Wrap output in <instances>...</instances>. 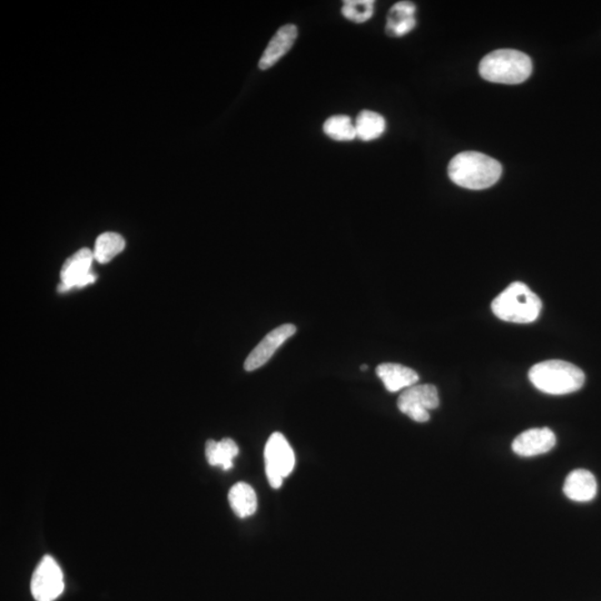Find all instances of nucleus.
Wrapping results in <instances>:
<instances>
[{"label":"nucleus","mask_w":601,"mask_h":601,"mask_svg":"<svg viewBox=\"0 0 601 601\" xmlns=\"http://www.w3.org/2000/svg\"><path fill=\"white\" fill-rule=\"evenodd\" d=\"M449 178L458 187L480 190L498 182L503 168L498 160L478 152H463L451 159Z\"/></svg>","instance_id":"nucleus-1"},{"label":"nucleus","mask_w":601,"mask_h":601,"mask_svg":"<svg viewBox=\"0 0 601 601\" xmlns=\"http://www.w3.org/2000/svg\"><path fill=\"white\" fill-rule=\"evenodd\" d=\"M529 380L541 392L564 395L576 392L585 384L583 370L561 360L544 361L529 371Z\"/></svg>","instance_id":"nucleus-2"},{"label":"nucleus","mask_w":601,"mask_h":601,"mask_svg":"<svg viewBox=\"0 0 601 601\" xmlns=\"http://www.w3.org/2000/svg\"><path fill=\"white\" fill-rule=\"evenodd\" d=\"M479 73L491 83L517 85L530 77L533 62L527 54L519 50L498 49L481 60Z\"/></svg>","instance_id":"nucleus-3"},{"label":"nucleus","mask_w":601,"mask_h":601,"mask_svg":"<svg viewBox=\"0 0 601 601\" xmlns=\"http://www.w3.org/2000/svg\"><path fill=\"white\" fill-rule=\"evenodd\" d=\"M491 309L505 322L528 324L539 318L543 303L527 285L514 282L494 300Z\"/></svg>","instance_id":"nucleus-4"},{"label":"nucleus","mask_w":601,"mask_h":601,"mask_svg":"<svg viewBox=\"0 0 601 601\" xmlns=\"http://www.w3.org/2000/svg\"><path fill=\"white\" fill-rule=\"evenodd\" d=\"M265 473L270 487L279 489L283 479L292 474L295 454L289 441L282 433H275L268 440L264 449Z\"/></svg>","instance_id":"nucleus-5"},{"label":"nucleus","mask_w":601,"mask_h":601,"mask_svg":"<svg viewBox=\"0 0 601 601\" xmlns=\"http://www.w3.org/2000/svg\"><path fill=\"white\" fill-rule=\"evenodd\" d=\"M439 404L438 390L433 384H415L405 389L398 400L401 413L419 423H427L430 419L429 411L437 409Z\"/></svg>","instance_id":"nucleus-6"},{"label":"nucleus","mask_w":601,"mask_h":601,"mask_svg":"<svg viewBox=\"0 0 601 601\" xmlns=\"http://www.w3.org/2000/svg\"><path fill=\"white\" fill-rule=\"evenodd\" d=\"M65 589L64 575L52 555H45L35 569L30 591L36 601L56 600Z\"/></svg>","instance_id":"nucleus-7"},{"label":"nucleus","mask_w":601,"mask_h":601,"mask_svg":"<svg viewBox=\"0 0 601 601\" xmlns=\"http://www.w3.org/2000/svg\"><path fill=\"white\" fill-rule=\"evenodd\" d=\"M94 260L93 250L87 248L80 249L67 259L60 270L62 282L58 287L59 292H67L75 288L80 289L93 284L97 280V275L92 272Z\"/></svg>","instance_id":"nucleus-8"},{"label":"nucleus","mask_w":601,"mask_h":601,"mask_svg":"<svg viewBox=\"0 0 601 601\" xmlns=\"http://www.w3.org/2000/svg\"><path fill=\"white\" fill-rule=\"evenodd\" d=\"M297 332V328L293 324L280 325L270 332L255 347L245 360L244 368L249 371H255L263 367L273 357L278 349L282 347L285 341L293 337Z\"/></svg>","instance_id":"nucleus-9"},{"label":"nucleus","mask_w":601,"mask_h":601,"mask_svg":"<svg viewBox=\"0 0 601 601\" xmlns=\"http://www.w3.org/2000/svg\"><path fill=\"white\" fill-rule=\"evenodd\" d=\"M555 444V435L549 428L525 431L513 443V450L520 457H535L547 453Z\"/></svg>","instance_id":"nucleus-10"},{"label":"nucleus","mask_w":601,"mask_h":601,"mask_svg":"<svg viewBox=\"0 0 601 601\" xmlns=\"http://www.w3.org/2000/svg\"><path fill=\"white\" fill-rule=\"evenodd\" d=\"M298 34V27L293 24L284 25L280 27L270 40L267 49L264 50L259 62V68L267 70L273 67L293 47Z\"/></svg>","instance_id":"nucleus-11"},{"label":"nucleus","mask_w":601,"mask_h":601,"mask_svg":"<svg viewBox=\"0 0 601 601\" xmlns=\"http://www.w3.org/2000/svg\"><path fill=\"white\" fill-rule=\"evenodd\" d=\"M598 484L588 470L577 469L569 474L564 484L565 497L576 503H588L597 495Z\"/></svg>","instance_id":"nucleus-12"},{"label":"nucleus","mask_w":601,"mask_h":601,"mask_svg":"<svg viewBox=\"0 0 601 601\" xmlns=\"http://www.w3.org/2000/svg\"><path fill=\"white\" fill-rule=\"evenodd\" d=\"M417 6L411 2H399L390 8L385 32L391 37H403L417 26Z\"/></svg>","instance_id":"nucleus-13"},{"label":"nucleus","mask_w":601,"mask_h":601,"mask_svg":"<svg viewBox=\"0 0 601 601\" xmlns=\"http://www.w3.org/2000/svg\"><path fill=\"white\" fill-rule=\"evenodd\" d=\"M377 374L389 392H398L417 384L419 375L414 370L397 363H382L377 368Z\"/></svg>","instance_id":"nucleus-14"},{"label":"nucleus","mask_w":601,"mask_h":601,"mask_svg":"<svg viewBox=\"0 0 601 601\" xmlns=\"http://www.w3.org/2000/svg\"><path fill=\"white\" fill-rule=\"evenodd\" d=\"M239 455V447L234 440L224 438L220 441L209 440L205 445V457L212 467L223 470L233 468L234 459Z\"/></svg>","instance_id":"nucleus-15"},{"label":"nucleus","mask_w":601,"mask_h":601,"mask_svg":"<svg viewBox=\"0 0 601 601\" xmlns=\"http://www.w3.org/2000/svg\"><path fill=\"white\" fill-rule=\"evenodd\" d=\"M229 503L234 514L239 518H248L257 513V494L248 484L238 483L234 484L229 493Z\"/></svg>","instance_id":"nucleus-16"},{"label":"nucleus","mask_w":601,"mask_h":601,"mask_svg":"<svg viewBox=\"0 0 601 601\" xmlns=\"http://www.w3.org/2000/svg\"><path fill=\"white\" fill-rule=\"evenodd\" d=\"M357 138L363 142L378 139L382 137L387 128V123L382 115L372 110H362L354 122Z\"/></svg>","instance_id":"nucleus-17"},{"label":"nucleus","mask_w":601,"mask_h":601,"mask_svg":"<svg viewBox=\"0 0 601 601\" xmlns=\"http://www.w3.org/2000/svg\"><path fill=\"white\" fill-rule=\"evenodd\" d=\"M125 249V239L122 235L113 232L100 234L95 243L94 258L98 263L107 264Z\"/></svg>","instance_id":"nucleus-18"},{"label":"nucleus","mask_w":601,"mask_h":601,"mask_svg":"<svg viewBox=\"0 0 601 601\" xmlns=\"http://www.w3.org/2000/svg\"><path fill=\"white\" fill-rule=\"evenodd\" d=\"M323 132L337 142H351L357 138L354 122L348 115H334L329 117L323 124Z\"/></svg>","instance_id":"nucleus-19"},{"label":"nucleus","mask_w":601,"mask_h":601,"mask_svg":"<svg viewBox=\"0 0 601 601\" xmlns=\"http://www.w3.org/2000/svg\"><path fill=\"white\" fill-rule=\"evenodd\" d=\"M373 12V0H345L341 9L342 16L355 24L367 23L372 18Z\"/></svg>","instance_id":"nucleus-20"},{"label":"nucleus","mask_w":601,"mask_h":601,"mask_svg":"<svg viewBox=\"0 0 601 601\" xmlns=\"http://www.w3.org/2000/svg\"><path fill=\"white\" fill-rule=\"evenodd\" d=\"M367 369H368V365H361V370H367Z\"/></svg>","instance_id":"nucleus-21"}]
</instances>
